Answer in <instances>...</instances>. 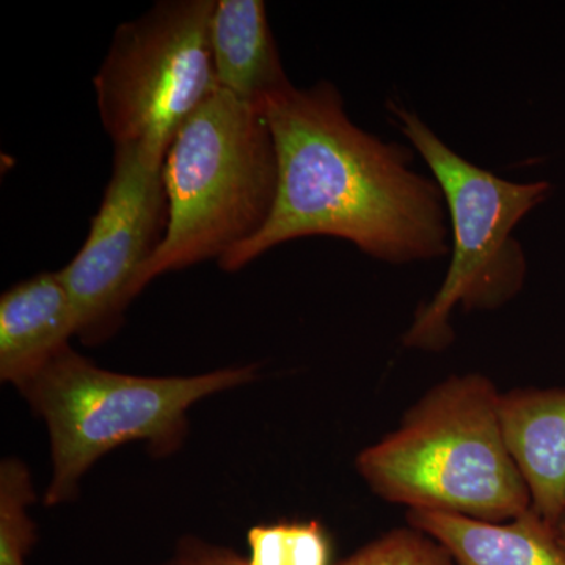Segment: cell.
I'll return each instance as SVG.
<instances>
[{
  "mask_svg": "<svg viewBox=\"0 0 565 565\" xmlns=\"http://www.w3.org/2000/svg\"><path fill=\"white\" fill-rule=\"evenodd\" d=\"M169 223L161 247L136 281L222 259L273 214L278 159L262 110L218 90L182 126L163 162Z\"/></svg>",
  "mask_w": 565,
  "mask_h": 565,
  "instance_id": "3957f363",
  "label": "cell"
},
{
  "mask_svg": "<svg viewBox=\"0 0 565 565\" xmlns=\"http://www.w3.org/2000/svg\"><path fill=\"white\" fill-rule=\"evenodd\" d=\"M408 526L438 542L455 565H565L556 527L533 509L508 522L433 511H408Z\"/></svg>",
  "mask_w": 565,
  "mask_h": 565,
  "instance_id": "8fae6325",
  "label": "cell"
},
{
  "mask_svg": "<svg viewBox=\"0 0 565 565\" xmlns=\"http://www.w3.org/2000/svg\"><path fill=\"white\" fill-rule=\"evenodd\" d=\"M210 46L218 88L256 109L294 87L262 0H215Z\"/></svg>",
  "mask_w": 565,
  "mask_h": 565,
  "instance_id": "30bf717a",
  "label": "cell"
},
{
  "mask_svg": "<svg viewBox=\"0 0 565 565\" xmlns=\"http://www.w3.org/2000/svg\"><path fill=\"white\" fill-rule=\"evenodd\" d=\"M255 379L253 364L184 377L115 373L70 345L18 388L50 434L44 504L73 501L93 465L122 445L140 441L154 457L172 456L188 437L193 404Z\"/></svg>",
  "mask_w": 565,
  "mask_h": 565,
  "instance_id": "277c9868",
  "label": "cell"
},
{
  "mask_svg": "<svg viewBox=\"0 0 565 565\" xmlns=\"http://www.w3.org/2000/svg\"><path fill=\"white\" fill-rule=\"evenodd\" d=\"M32 475L24 462L3 459L0 465V565H25L36 541L29 505L35 501Z\"/></svg>",
  "mask_w": 565,
  "mask_h": 565,
  "instance_id": "4fadbf2b",
  "label": "cell"
},
{
  "mask_svg": "<svg viewBox=\"0 0 565 565\" xmlns=\"http://www.w3.org/2000/svg\"><path fill=\"white\" fill-rule=\"evenodd\" d=\"M390 114L444 193L451 233V262L440 288L415 311L405 330L407 349L440 352L455 341L457 307L492 311L525 286L527 262L514 230L552 195L548 181L514 182L457 154L415 114L388 104Z\"/></svg>",
  "mask_w": 565,
  "mask_h": 565,
  "instance_id": "5b68a950",
  "label": "cell"
},
{
  "mask_svg": "<svg viewBox=\"0 0 565 565\" xmlns=\"http://www.w3.org/2000/svg\"><path fill=\"white\" fill-rule=\"evenodd\" d=\"M557 539H559L561 545L565 550V519L556 527Z\"/></svg>",
  "mask_w": 565,
  "mask_h": 565,
  "instance_id": "2e32d148",
  "label": "cell"
},
{
  "mask_svg": "<svg viewBox=\"0 0 565 565\" xmlns=\"http://www.w3.org/2000/svg\"><path fill=\"white\" fill-rule=\"evenodd\" d=\"M156 565H244V557L226 546L210 544L199 537H182L173 555Z\"/></svg>",
  "mask_w": 565,
  "mask_h": 565,
  "instance_id": "9a60e30c",
  "label": "cell"
},
{
  "mask_svg": "<svg viewBox=\"0 0 565 565\" xmlns=\"http://www.w3.org/2000/svg\"><path fill=\"white\" fill-rule=\"evenodd\" d=\"M244 565H330L329 534L321 523L278 522L253 526Z\"/></svg>",
  "mask_w": 565,
  "mask_h": 565,
  "instance_id": "7c38bea8",
  "label": "cell"
},
{
  "mask_svg": "<svg viewBox=\"0 0 565 565\" xmlns=\"http://www.w3.org/2000/svg\"><path fill=\"white\" fill-rule=\"evenodd\" d=\"M500 399L487 375H451L360 452L356 471L371 492L408 511L494 523L525 514L531 494L505 441Z\"/></svg>",
  "mask_w": 565,
  "mask_h": 565,
  "instance_id": "7a4b0ae2",
  "label": "cell"
},
{
  "mask_svg": "<svg viewBox=\"0 0 565 565\" xmlns=\"http://www.w3.org/2000/svg\"><path fill=\"white\" fill-rule=\"evenodd\" d=\"M215 0H163L115 31L93 85L115 148L163 163L182 126L218 88L210 22Z\"/></svg>",
  "mask_w": 565,
  "mask_h": 565,
  "instance_id": "8992f818",
  "label": "cell"
},
{
  "mask_svg": "<svg viewBox=\"0 0 565 565\" xmlns=\"http://www.w3.org/2000/svg\"><path fill=\"white\" fill-rule=\"evenodd\" d=\"M262 111L277 150V196L262 232L218 259L222 270L237 273L278 245L313 236L348 241L388 264L448 255L437 181L412 169L414 148L356 126L332 82L292 87Z\"/></svg>",
  "mask_w": 565,
  "mask_h": 565,
  "instance_id": "6da1fadb",
  "label": "cell"
},
{
  "mask_svg": "<svg viewBox=\"0 0 565 565\" xmlns=\"http://www.w3.org/2000/svg\"><path fill=\"white\" fill-rule=\"evenodd\" d=\"M500 415L531 509L557 527L565 519V388L501 393Z\"/></svg>",
  "mask_w": 565,
  "mask_h": 565,
  "instance_id": "ba28073f",
  "label": "cell"
},
{
  "mask_svg": "<svg viewBox=\"0 0 565 565\" xmlns=\"http://www.w3.org/2000/svg\"><path fill=\"white\" fill-rule=\"evenodd\" d=\"M340 565H455L448 552L415 527L388 531Z\"/></svg>",
  "mask_w": 565,
  "mask_h": 565,
  "instance_id": "5bb4252c",
  "label": "cell"
},
{
  "mask_svg": "<svg viewBox=\"0 0 565 565\" xmlns=\"http://www.w3.org/2000/svg\"><path fill=\"white\" fill-rule=\"evenodd\" d=\"M169 223L163 163L136 147L115 148L114 169L90 232L73 262L57 270L77 319V338L98 345L120 330L137 278Z\"/></svg>",
  "mask_w": 565,
  "mask_h": 565,
  "instance_id": "52a82bcc",
  "label": "cell"
},
{
  "mask_svg": "<svg viewBox=\"0 0 565 565\" xmlns=\"http://www.w3.org/2000/svg\"><path fill=\"white\" fill-rule=\"evenodd\" d=\"M77 337L73 303L58 273H40L0 297V379L20 388Z\"/></svg>",
  "mask_w": 565,
  "mask_h": 565,
  "instance_id": "9c48e42d",
  "label": "cell"
}]
</instances>
